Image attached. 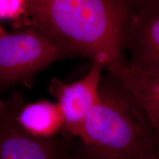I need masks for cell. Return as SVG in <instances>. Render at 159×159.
I'll return each mask as SVG.
<instances>
[{
  "label": "cell",
  "instance_id": "cell-1",
  "mask_svg": "<svg viewBox=\"0 0 159 159\" xmlns=\"http://www.w3.org/2000/svg\"><path fill=\"white\" fill-rule=\"evenodd\" d=\"M125 0H26L18 27H33L105 67L122 61Z\"/></svg>",
  "mask_w": 159,
  "mask_h": 159
},
{
  "label": "cell",
  "instance_id": "cell-2",
  "mask_svg": "<svg viewBox=\"0 0 159 159\" xmlns=\"http://www.w3.org/2000/svg\"><path fill=\"white\" fill-rule=\"evenodd\" d=\"M156 132L126 87L111 73L101 78L99 100L79 137L93 159H155Z\"/></svg>",
  "mask_w": 159,
  "mask_h": 159
},
{
  "label": "cell",
  "instance_id": "cell-3",
  "mask_svg": "<svg viewBox=\"0 0 159 159\" xmlns=\"http://www.w3.org/2000/svg\"><path fill=\"white\" fill-rule=\"evenodd\" d=\"M76 56L74 50L35 27L8 31L0 25V93L19 83L30 87L39 71Z\"/></svg>",
  "mask_w": 159,
  "mask_h": 159
},
{
  "label": "cell",
  "instance_id": "cell-4",
  "mask_svg": "<svg viewBox=\"0 0 159 159\" xmlns=\"http://www.w3.org/2000/svg\"><path fill=\"white\" fill-rule=\"evenodd\" d=\"M122 33L123 49L130 53V66L159 73V0L128 2Z\"/></svg>",
  "mask_w": 159,
  "mask_h": 159
},
{
  "label": "cell",
  "instance_id": "cell-5",
  "mask_svg": "<svg viewBox=\"0 0 159 159\" xmlns=\"http://www.w3.org/2000/svg\"><path fill=\"white\" fill-rule=\"evenodd\" d=\"M20 94L0 99V159H57L58 150L52 139H41L26 133L16 116L23 105Z\"/></svg>",
  "mask_w": 159,
  "mask_h": 159
},
{
  "label": "cell",
  "instance_id": "cell-6",
  "mask_svg": "<svg viewBox=\"0 0 159 159\" xmlns=\"http://www.w3.org/2000/svg\"><path fill=\"white\" fill-rule=\"evenodd\" d=\"M105 67L92 62L90 71L83 78L72 83H66L55 77L49 90L57 99L64 123L62 130L67 134L78 136L84 119L99 100V87Z\"/></svg>",
  "mask_w": 159,
  "mask_h": 159
},
{
  "label": "cell",
  "instance_id": "cell-7",
  "mask_svg": "<svg viewBox=\"0 0 159 159\" xmlns=\"http://www.w3.org/2000/svg\"><path fill=\"white\" fill-rule=\"evenodd\" d=\"M126 87L147 115L156 133L159 130V73L139 70L123 61H113L105 66Z\"/></svg>",
  "mask_w": 159,
  "mask_h": 159
},
{
  "label": "cell",
  "instance_id": "cell-8",
  "mask_svg": "<svg viewBox=\"0 0 159 159\" xmlns=\"http://www.w3.org/2000/svg\"><path fill=\"white\" fill-rule=\"evenodd\" d=\"M16 119L26 133L41 139H52L62 130L64 123L58 104L47 100L23 103Z\"/></svg>",
  "mask_w": 159,
  "mask_h": 159
},
{
  "label": "cell",
  "instance_id": "cell-9",
  "mask_svg": "<svg viewBox=\"0 0 159 159\" xmlns=\"http://www.w3.org/2000/svg\"><path fill=\"white\" fill-rule=\"evenodd\" d=\"M26 0H0V19H11L16 25L25 13Z\"/></svg>",
  "mask_w": 159,
  "mask_h": 159
},
{
  "label": "cell",
  "instance_id": "cell-10",
  "mask_svg": "<svg viewBox=\"0 0 159 159\" xmlns=\"http://www.w3.org/2000/svg\"><path fill=\"white\" fill-rule=\"evenodd\" d=\"M128 1H130V2H136V1H139V0H128Z\"/></svg>",
  "mask_w": 159,
  "mask_h": 159
},
{
  "label": "cell",
  "instance_id": "cell-11",
  "mask_svg": "<svg viewBox=\"0 0 159 159\" xmlns=\"http://www.w3.org/2000/svg\"><path fill=\"white\" fill-rule=\"evenodd\" d=\"M155 159H156V158H155Z\"/></svg>",
  "mask_w": 159,
  "mask_h": 159
}]
</instances>
